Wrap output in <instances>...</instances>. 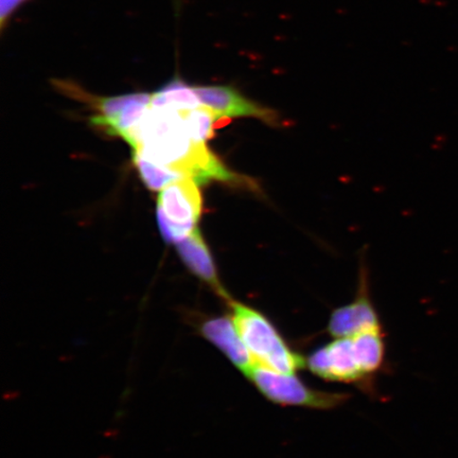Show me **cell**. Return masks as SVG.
Here are the masks:
<instances>
[{
	"label": "cell",
	"instance_id": "cell-1",
	"mask_svg": "<svg viewBox=\"0 0 458 458\" xmlns=\"http://www.w3.org/2000/svg\"><path fill=\"white\" fill-rule=\"evenodd\" d=\"M125 141L142 157L191 177L198 184L211 181L242 184L244 177L229 170L206 143L188 134L182 111L153 107L125 136Z\"/></svg>",
	"mask_w": 458,
	"mask_h": 458
},
{
	"label": "cell",
	"instance_id": "cell-2",
	"mask_svg": "<svg viewBox=\"0 0 458 458\" xmlns=\"http://www.w3.org/2000/svg\"><path fill=\"white\" fill-rule=\"evenodd\" d=\"M227 303L229 314L255 365L285 374H296L305 368L306 359L289 345L266 314L233 299Z\"/></svg>",
	"mask_w": 458,
	"mask_h": 458
},
{
	"label": "cell",
	"instance_id": "cell-3",
	"mask_svg": "<svg viewBox=\"0 0 458 458\" xmlns=\"http://www.w3.org/2000/svg\"><path fill=\"white\" fill-rule=\"evenodd\" d=\"M263 397L271 403L294 408L332 410L345 403L346 394L312 388L296 374L275 371L255 365L246 375Z\"/></svg>",
	"mask_w": 458,
	"mask_h": 458
},
{
	"label": "cell",
	"instance_id": "cell-4",
	"mask_svg": "<svg viewBox=\"0 0 458 458\" xmlns=\"http://www.w3.org/2000/svg\"><path fill=\"white\" fill-rule=\"evenodd\" d=\"M198 185L191 177H182L160 191L157 216L165 242L176 244L197 228L203 208Z\"/></svg>",
	"mask_w": 458,
	"mask_h": 458
},
{
	"label": "cell",
	"instance_id": "cell-5",
	"mask_svg": "<svg viewBox=\"0 0 458 458\" xmlns=\"http://www.w3.org/2000/svg\"><path fill=\"white\" fill-rule=\"evenodd\" d=\"M312 374L331 382L359 385L371 377L365 371L352 336L337 337L318 348L306 359Z\"/></svg>",
	"mask_w": 458,
	"mask_h": 458
},
{
	"label": "cell",
	"instance_id": "cell-6",
	"mask_svg": "<svg viewBox=\"0 0 458 458\" xmlns=\"http://www.w3.org/2000/svg\"><path fill=\"white\" fill-rule=\"evenodd\" d=\"M200 103L213 110L222 118H256L261 122L277 125L279 116L276 112L253 100L246 98L232 86L210 85L194 86Z\"/></svg>",
	"mask_w": 458,
	"mask_h": 458
},
{
	"label": "cell",
	"instance_id": "cell-7",
	"mask_svg": "<svg viewBox=\"0 0 458 458\" xmlns=\"http://www.w3.org/2000/svg\"><path fill=\"white\" fill-rule=\"evenodd\" d=\"M382 329L379 315L371 302L366 273H360L356 300L332 312L327 332L335 339L353 336L362 332Z\"/></svg>",
	"mask_w": 458,
	"mask_h": 458
},
{
	"label": "cell",
	"instance_id": "cell-8",
	"mask_svg": "<svg viewBox=\"0 0 458 458\" xmlns=\"http://www.w3.org/2000/svg\"><path fill=\"white\" fill-rule=\"evenodd\" d=\"M199 332L245 376L254 368V360L245 347L231 314L205 318L199 324Z\"/></svg>",
	"mask_w": 458,
	"mask_h": 458
},
{
	"label": "cell",
	"instance_id": "cell-9",
	"mask_svg": "<svg viewBox=\"0 0 458 458\" xmlns=\"http://www.w3.org/2000/svg\"><path fill=\"white\" fill-rule=\"evenodd\" d=\"M175 248L189 271L208 284L223 300L228 301L232 299L221 283L213 255L198 228L177 242Z\"/></svg>",
	"mask_w": 458,
	"mask_h": 458
},
{
	"label": "cell",
	"instance_id": "cell-10",
	"mask_svg": "<svg viewBox=\"0 0 458 458\" xmlns=\"http://www.w3.org/2000/svg\"><path fill=\"white\" fill-rule=\"evenodd\" d=\"M202 106L193 86L175 77L152 93L151 106L176 111L194 110Z\"/></svg>",
	"mask_w": 458,
	"mask_h": 458
},
{
	"label": "cell",
	"instance_id": "cell-11",
	"mask_svg": "<svg viewBox=\"0 0 458 458\" xmlns=\"http://www.w3.org/2000/svg\"><path fill=\"white\" fill-rule=\"evenodd\" d=\"M133 162L142 182L153 191H162L171 182L185 177L179 172L152 162L136 151H133Z\"/></svg>",
	"mask_w": 458,
	"mask_h": 458
},
{
	"label": "cell",
	"instance_id": "cell-12",
	"mask_svg": "<svg viewBox=\"0 0 458 458\" xmlns=\"http://www.w3.org/2000/svg\"><path fill=\"white\" fill-rule=\"evenodd\" d=\"M188 134L197 142L206 143L214 134L215 123L221 119L209 107L200 106L194 110L182 111Z\"/></svg>",
	"mask_w": 458,
	"mask_h": 458
},
{
	"label": "cell",
	"instance_id": "cell-13",
	"mask_svg": "<svg viewBox=\"0 0 458 458\" xmlns=\"http://www.w3.org/2000/svg\"><path fill=\"white\" fill-rule=\"evenodd\" d=\"M31 0H0V30L4 33L13 16Z\"/></svg>",
	"mask_w": 458,
	"mask_h": 458
}]
</instances>
